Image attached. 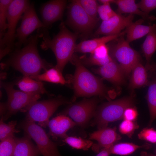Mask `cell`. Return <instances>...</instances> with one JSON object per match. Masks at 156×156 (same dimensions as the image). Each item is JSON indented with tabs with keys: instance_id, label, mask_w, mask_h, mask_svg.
Returning <instances> with one entry per match:
<instances>
[{
	"instance_id": "6da1fadb",
	"label": "cell",
	"mask_w": 156,
	"mask_h": 156,
	"mask_svg": "<svg viewBox=\"0 0 156 156\" xmlns=\"http://www.w3.org/2000/svg\"><path fill=\"white\" fill-rule=\"evenodd\" d=\"M42 34L38 29L36 34L29 36L22 49H16L9 58L1 65L12 67L29 77L38 75L42 69L46 70L51 65L40 57L37 49L39 38Z\"/></svg>"
},
{
	"instance_id": "7a4b0ae2",
	"label": "cell",
	"mask_w": 156,
	"mask_h": 156,
	"mask_svg": "<svg viewBox=\"0 0 156 156\" xmlns=\"http://www.w3.org/2000/svg\"><path fill=\"white\" fill-rule=\"evenodd\" d=\"M59 28V32L52 39L48 33L43 34L40 47L43 50L50 49L53 51L57 61L55 67L62 72L74 54L79 35L69 31L63 22L61 23Z\"/></svg>"
},
{
	"instance_id": "3957f363",
	"label": "cell",
	"mask_w": 156,
	"mask_h": 156,
	"mask_svg": "<svg viewBox=\"0 0 156 156\" xmlns=\"http://www.w3.org/2000/svg\"><path fill=\"white\" fill-rule=\"evenodd\" d=\"M75 65V70L71 79L74 90L72 101L79 97L99 96L109 101L108 90L102 80L89 71L80 58L74 54L70 60Z\"/></svg>"
},
{
	"instance_id": "277c9868",
	"label": "cell",
	"mask_w": 156,
	"mask_h": 156,
	"mask_svg": "<svg viewBox=\"0 0 156 156\" xmlns=\"http://www.w3.org/2000/svg\"><path fill=\"white\" fill-rule=\"evenodd\" d=\"M134 104L131 96L105 103L96 108L90 125L98 129L106 127L109 123L123 119L125 109Z\"/></svg>"
},
{
	"instance_id": "5b68a950",
	"label": "cell",
	"mask_w": 156,
	"mask_h": 156,
	"mask_svg": "<svg viewBox=\"0 0 156 156\" xmlns=\"http://www.w3.org/2000/svg\"><path fill=\"white\" fill-rule=\"evenodd\" d=\"M30 3V1L26 0H14L11 3L8 12L7 29L2 38L0 39L1 59L13 49L17 23Z\"/></svg>"
},
{
	"instance_id": "8992f818",
	"label": "cell",
	"mask_w": 156,
	"mask_h": 156,
	"mask_svg": "<svg viewBox=\"0 0 156 156\" xmlns=\"http://www.w3.org/2000/svg\"><path fill=\"white\" fill-rule=\"evenodd\" d=\"M13 83H2L8 97L5 103L1 104V118L6 120L20 110H23L33 102L37 101L40 95L26 93L14 88Z\"/></svg>"
},
{
	"instance_id": "52a82bcc",
	"label": "cell",
	"mask_w": 156,
	"mask_h": 156,
	"mask_svg": "<svg viewBox=\"0 0 156 156\" xmlns=\"http://www.w3.org/2000/svg\"><path fill=\"white\" fill-rule=\"evenodd\" d=\"M70 103L62 97L36 101L23 110L26 112L25 119L34 122H38L40 125L46 127L50 118L59 106Z\"/></svg>"
},
{
	"instance_id": "ba28073f",
	"label": "cell",
	"mask_w": 156,
	"mask_h": 156,
	"mask_svg": "<svg viewBox=\"0 0 156 156\" xmlns=\"http://www.w3.org/2000/svg\"><path fill=\"white\" fill-rule=\"evenodd\" d=\"M123 36L115 39V43L108 47L110 55L118 62L126 76L130 74L136 64L141 62V57Z\"/></svg>"
},
{
	"instance_id": "9c48e42d",
	"label": "cell",
	"mask_w": 156,
	"mask_h": 156,
	"mask_svg": "<svg viewBox=\"0 0 156 156\" xmlns=\"http://www.w3.org/2000/svg\"><path fill=\"white\" fill-rule=\"evenodd\" d=\"M18 128L34 140L42 156H62L56 143L51 141L45 131L34 122L25 119L19 124Z\"/></svg>"
},
{
	"instance_id": "30bf717a",
	"label": "cell",
	"mask_w": 156,
	"mask_h": 156,
	"mask_svg": "<svg viewBox=\"0 0 156 156\" xmlns=\"http://www.w3.org/2000/svg\"><path fill=\"white\" fill-rule=\"evenodd\" d=\"M67 7L66 23L80 36L87 37L93 31L98 22L89 16L75 0Z\"/></svg>"
},
{
	"instance_id": "8fae6325",
	"label": "cell",
	"mask_w": 156,
	"mask_h": 156,
	"mask_svg": "<svg viewBox=\"0 0 156 156\" xmlns=\"http://www.w3.org/2000/svg\"><path fill=\"white\" fill-rule=\"evenodd\" d=\"M20 26L16 29L15 46L16 49H20L27 43L28 37L36 29L44 28V26L36 12L34 4L30 3L25 10L21 17Z\"/></svg>"
},
{
	"instance_id": "7c38bea8",
	"label": "cell",
	"mask_w": 156,
	"mask_h": 156,
	"mask_svg": "<svg viewBox=\"0 0 156 156\" xmlns=\"http://www.w3.org/2000/svg\"><path fill=\"white\" fill-rule=\"evenodd\" d=\"M99 100L96 97L84 99L69 106L62 114L68 115L80 127H85L94 116Z\"/></svg>"
},
{
	"instance_id": "4fadbf2b",
	"label": "cell",
	"mask_w": 156,
	"mask_h": 156,
	"mask_svg": "<svg viewBox=\"0 0 156 156\" xmlns=\"http://www.w3.org/2000/svg\"><path fill=\"white\" fill-rule=\"evenodd\" d=\"M67 4L65 0H52L42 4L40 13L42 22L44 26L42 28L47 30L54 22L62 20Z\"/></svg>"
},
{
	"instance_id": "5bb4252c",
	"label": "cell",
	"mask_w": 156,
	"mask_h": 156,
	"mask_svg": "<svg viewBox=\"0 0 156 156\" xmlns=\"http://www.w3.org/2000/svg\"><path fill=\"white\" fill-rule=\"evenodd\" d=\"M134 17V15L131 14L124 16L117 14L108 20L103 21L94 34L105 36L119 34L133 22Z\"/></svg>"
},
{
	"instance_id": "9a60e30c",
	"label": "cell",
	"mask_w": 156,
	"mask_h": 156,
	"mask_svg": "<svg viewBox=\"0 0 156 156\" xmlns=\"http://www.w3.org/2000/svg\"><path fill=\"white\" fill-rule=\"evenodd\" d=\"M116 128L106 127L89 134V140H95L97 143H93L91 147L92 151L98 153L104 148H110L121 137L116 132Z\"/></svg>"
},
{
	"instance_id": "2e32d148",
	"label": "cell",
	"mask_w": 156,
	"mask_h": 156,
	"mask_svg": "<svg viewBox=\"0 0 156 156\" xmlns=\"http://www.w3.org/2000/svg\"><path fill=\"white\" fill-rule=\"evenodd\" d=\"M93 71L114 85L118 86L125 82V75L120 66L115 60L96 68Z\"/></svg>"
},
{
	"instance_id": "e0dca14e",
	"label": "cell",
	"mask_w": 156,
	"mask_h": 156,
	"mask_svg": "<svg viewBox=\"0 0 156 156\" xmlns=\"http://www.w3.org/2000/svg\"><path fill=\"white\" fill-rule=\"evenodd\" d=\"M76 124L66 115L61 114L53 118L49 121V135L54 140L58 138L64 139L67 135L66 132Z\"/></svg>"
},
{
	"instance_id": "ac0fdd59",
	"label": "cell",
	"mask_w": 156,
	"mask_h": 156,
	"mask_svg": "<svg viewBox=\"0 0 156 156\" xmlns=\"http://www.w3.org/2000/svg\"><path fill=\"white\" fill-rule=\"evenodd\" d=\"M125 30L120 34L115 35L105 36L92 39L84 40L76 46L75 52L83 53H92L99 46L114 40L126 34Z\"/></svg>"
},
{
	"instance_id": "d6986e66",
	"label": "cell",
	"mask_w": 156,
	"mask_h": 156,
	"mask_svg": "<svg viewBox=\"0 0 156 156\" xmlns=\"http://www.w3.org/2000/svg\"><path fill=\"white\" fill-rule=\"evenodd\" d=\"M90 54L88 57L83 56L80 58L83 63L100 66L106 64L113 59L109 54V47L106 44L99 46Z\"/></svg>"
},
{
	"instance_id": "ffe728a7",
	"label": "cell",
	"mask_w": 156,
	"mask_h": 156,
	"mask_svg": "<svg viewBox=\"0 0 156 156\" xmlns=\"http://www.w3.org/2000/svg\"><path fill=\"white\" fill-rule=\"evenodd\" d=\"M16 145L13 156H39L41 153L37 145L31 140V138L25 133L20 138H16Z\"/></svg>"
},
{
	"instance_id": "44dd1931",
	"label": "cell",
	"mask_w": 156,
	"mask_h": 156,
	"mask_svg": "<svg viewBox=\"0 0 156 156\" xmlns=\"http://www.w3.org/2000/svg\"><path fill=\"white\" fill-rule=\"evenodd\" d=\"M142 19L133 22L126 29V40L129 43L147 35L150 32L156 31V23L148 25L142 24Z\"/></svg>"
},
{
	"instance_id": "7402d4cb",
	"label": "cell",
	"mask_w": 156,
	"mask_h": 156,
	"mask_svg": "<svg viewBox=\"0 0 156 156\" xmlns=\"http://www.w3.org/2000/svg\"><path fill=\"white\" fill-rule=\"evenodd\" d=\"M114 3L117 5L119 14L129 13L136 14L141 16L144 20L148 21H153L155 19L153 16H150L141 11L134 0H116Z\"/></svg>"
},
{
	"instance_id": "603a6c76",
	"label": "cell",
	"mask_w": 156,
	"mask_h": 156,
	"mask_svg": "<svg viewBox=\"0 0 156 156\" xmlns=\"http://www.w3.org/2000/svg\"><path fill=\"white\" fill-rule=\"evenodd\" d=\"M147 70L141 62L136 64L131 71L129 88L134 89L148 85Z\"/></svg>"
},
{
	"instance_id": "cb8c5ba5",
	"label": "cell",
	"mask_w": 156,
	"mask_h": 156,
	"mask_svg": "<svg viewBox=\"0 0 156 156\" xmlns=\"http://www.w3.org/2000/svg\"><path fill=\"white\" fill-rule=\"evenodd\" d=\"M17 85L21 91L26 93L40 95L47 92L42 81L29 76H24L18 82Z\"/></svg>"
},
{
	"instance_id": "d4e9b609",
	"label": "cell",
	"mask_w": 156,
	"mask_h": 156,
	"mask_svg": "<svg viewBox=\"0 0 156 156\" xmlns=\"http://www.w3.org/2000/svg\"><path fill=\"white\" fill-rule=\"evenodd\" d=\"M142 49L146 60L145 67L148 70L152 68L151 58L156 51V31L151 32L146 35Z\"/></svg>"
},
{
	"instance_id": "484cf974",
	"label": "cell",
	"mask_w": 156,
	"mask_h": 156,
	"mask_svg": "<svg viewBox=\"0 0 156 156\" xmlns=\"http://www.w3.org/2000/svg\"><path fill=\"white\" fill-rule=\"evenodd\" d=\"M36 80L65 85L70 82L63 77L62 72L55 67L49 68L42 74L30 77Z\"/></svg>"
},
{
	"instance_id": "4316f807",
	"label": "cell",
	"mask_w": 156,
	"mask_h": 156,
	"mask_svg": "<svg viewBox=\"0 0 156 156\" xmlns=\"http://www.w3.org/2000/svg\"><path fill=\"white\" fill-rule=\"evenodd\" d=\"M148 85L146 99L150 112V126L156 118V78L153 79Z\"/></svg>"
},
{
	"instance_id": "83f0119b",
	"label": "cell",
	"mask_w": 156,
	"mask_h": 156,
	"mask_svg": "<svg viewBox=\"0 0 156 156\" xmlns=\"http://www.w3.org/2000/svg\"><path fill=\"white\" fill-rule=\"evenodd\" d=\"M148 144L139 145L131 143H121L114 144L109 148L110 154L120 155H127L131 154L138 149H148Z\"/></svg>"
},
{
	"instance_id": "f1b7e54d",
	"label": "cell",
	"mask_w": 156,
	"mask_h": 156,
	"mask_svg": "<svg viewBox=\"0 0 156 156\" xmlns=\"http://www.w3.org/2000/svg\"><path fill=\"white\" fill-rule=\"evenodd\" d=\"M12 1L0 0V39L2 38L7 29L8 12Z\"/></svg>"
},
{
	"instance_id": "f546056e",
	"label": "cell",
	"mask_w": 156,
	"mask_h": 156,
	"mask_svg": "<svg viewBox=\"0 0 156 156\" xmlns=\"http://www.w3.org/2000/svg\"><path fill=\"white\" fill-rule=\"evenodd\" d=\"M63 141L73 148L84 151L88 150L93 144L90 140L84 139L80 137L68 135L63 139Z\"/></svg>"
},
{
	"instance_id": "4dcf8cb0",
	"label": "cell",
	"mask_w": 156,
	"mask_h": 156,
	"mask_svg": "<svg viewBox=\"0 0 156 156\" xmlns=\"http://www.w3.org/2000/svg\"><path fill=\"white\" fill-rule=\"evenodd\" d=\"M17 125L16 121L13 120L5 123L1 118L0 121V140L2 141L10 137L14 136V133L20 131L16 128Z\"/></svg>"
},
{
	"instance_id": "1f68e13d",
	"label": "cell",
	"mask_w": 156,
	"mask_h": 156,
	"mask_svg": "<svg viewBox=\"0 0 156 156\" xmlns=\"http://www.w3.org/2000/svg\"><path fill=\"white\" fill-rule=\"evenodd\" d=\"M83 8L86 12L93 19L98 21L97 17L99 6L95 0H75Z\"/></svg>"
},
{
	"instance_id": "d6a6232c",
	"label": "cell",
	"mask_w": 156,
	"mask_h": 156,
	"mask_svg": "<svg viewBox=\"0 0 156 156\" xmlns=\"http://www.w3.org/2000/svg\"><path fill=\"white\" fill-rule=\"evenodd\" d=\"M16 138L11 136L1 141L0 156H13L16 145Z\"/></svg>"
},
{
	"instance_id": "836d02e7",
	"label": "cell",
	"mask_w": 156,
	"mask_h": 156,
	"mask_svg": "<svg viewBox=\"0 0 156 156\" xmlns=\"http://www.w3.org/2000/svg\"><path fill=\"white\" fill-rule=\"evenodd\" d=\"M139 127V125L134 121L124 120L120 124L119 130L122 134L131 138L135 131Z\"/></svg>"
},
{
	"instance_id": "e575fe53",
	"label": "cell",
	"mask_w": 156,
	"mask_h": 156,
	"mask_svg": "<svg viewBox=\"0 0 156 156\" xmlns=\"http://www.w3.org/2000/svg\"><path fill=\"white\" fill-rule=\"evenodd\" d=\"M97 13L102 21L108 20L117 14L112 9L110 5H99Z\"/></svg>"
},
{
	"instance_id": "d590c367",
	"label": "cell",
	"mask_w": 156,
	"mask_h": 156,
	"mask_svg": "<svg viewBox=\"0 0 156 156\" xmlns=\"http://www.w3.org/2000/svg\"><path fill=\"white\" fill-rule=\"evenodd\" d=\"M138 138L152 143H156V131L153 128H145L138 134Z\"/></svg>"
},
{
	"instance_id": "8d00e7d4",
	"label": "cell",
	"mask_w": 156,
	"mask_h": 156,
	"mask_svg": "<svg viewBox=\"0 0 156 156\" xmlns=\"http://www.w3.org/2000/svg\"><path fill=\"white\" fill-rule=\"evenodd\" d=\"M137 4L141 11L148 15L156 8V0H142Z\"/></svg>"
},
{
	"instance_id": "74e56055",
	"label": "cell",
	"mask_w": 156,
	"mask_h": 156,
	"mask_svg": "<svg viewBox=\"0 0 156 156\" xmlns=\"http://www.w3.org/2000/svg\"><path fill=\"white\" fill-rule=\"evenodd\" d=\"M138 115L137 110L135 107H130L127 108L125 110L123 115L124 120L135 121Z\"/></svg>"
},
{
	"instance_id": "f35d334b",
	"label": "cell",
	"mask_w": 156,
	"mask_h": 156,
	"mask_svg": "<svg viewBox=\"0 0 156 156\" xmlns=\"http://www.w3.org/2000/svg\"><path fill=\"white\" fill-rule=\"evenodd\" d=\"M110 148H103L96 156H109L110 154L109 151Z\"/></svg>"
},
{
	"instance_id": "ab89813d",
	"label": "cell",
	"mask_w": 156,
	"mask_h": 156,
	"mask_svg": "<svg viewBox=\"0 0 156 156\" xmlns=\"http://www.w3.org/2000/svg\"><path fill=\"white\" fill-rule=\"evenodd\" d=\"M103 5H110L111 3H114V0H99L98 1Z\"/></svg>"
},
{
	"instance_id": "60d3db41",
	"label": "cell",
	"mask_w": 156,
	"mask_h": 156,
	"mask_svg": "<svg viewBox=\"0 0 156 156\" xmlns=\"http://www.w3.org/2000/svg\"><path fill=\"white\" fill-rule=\"evenodd\" d=\"M151 66L152 67H153L154 68L156 69V63H153L152 64H151Z\"/></svg>"
},
{
	"instance_id": "b9f144b4",
	"label": "cell",
	"mask_w": 156,
	"mask_h": 156,
	"mask_svg": "<svg viewBox=\"0 0 156 156\" xmlns=\"http://www.w3.org/2000/svg\"><path fill=\"white\" fill-rule=\"evenodd\" d=\"M147 156H156V155L151 154H149Z\"/></svg>"
}]
</instances>
